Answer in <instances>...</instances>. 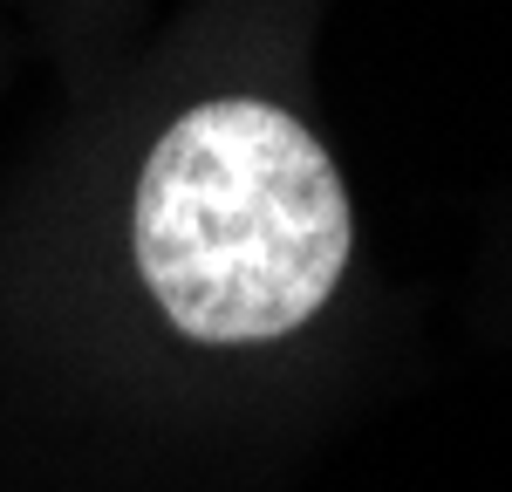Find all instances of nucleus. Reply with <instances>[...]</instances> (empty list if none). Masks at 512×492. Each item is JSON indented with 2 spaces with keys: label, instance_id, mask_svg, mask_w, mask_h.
<instances>
[{
  "label": "nucleus",
  "instance_id": "nucleus-1",
  "mask_svg": "<svg viewBox=\"0 0 512 492\" xmlns=\"http://www.w3.org/2000/svg\"><path fill=\"white\" fill-rule=\"evenodd\" d=\"M137 274L192 342H274L315 315L349 267V192L301 123L219 96L164 130L130 212Z\"/></svg>",
  "mask_w": 512,
  "mask_h": 492
}]
</instances>
